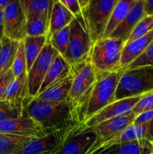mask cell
<instances>
[{"instance_id":"obj_11","label":"cell","mask_w":153,"mask_h":154,"mask_svg":"<svg viewBox=\"0 0 153 154\" xmlns=\"http://www.w3.org/2000/svg\"><path fill=\"white\" fill-rule=\"evenodd\" d=\"M31 97L28 93L27 73L15 78L6 90L4 96L5 101L10 108L21 117L30 101Z\"/></svg>"},{"instance_id":"obj_42","label":"cell","mask_w":153,"mask_h":154,"mask_svg":"<svg viewBox=\"0 0 153 154\" xmlns=\"http://www.w3.org/2000/svg\"><path fill=\"white\" fill-rule=\"evenodd\" d=\"M152 93H153V92H152Z\"/></svg>"},{"instance_id":"obj_22","label":"cell","mask_w":153,"mask_h":154,"mask_svg":"<svg viewBox=\"0 0 153 154\" xmlns=\"http://www.w3.org/2000/svg\"><path fill=\"white\" fill-rule=\"evenodd\" d=\"M136 0H118L112 12L102 38H106L126 17ZM101 38V39H102Z\"/></svg>"},{"instance_id":"obj_21","label":"cell","mask_w":153,"mask_h":154,"mask_svg":"<svg viewBox=\"0 0 153 154\" xmlns=\"http://www.w3.org/2000/svg\"><path fill=\"white\" fill-rule=\"evenodd\" d=\"M72 69L68 63L66 61V60L62 56L58 54L46 73V77L40 87L39 93L43 92L44 90L55 84L56 82L70 75Z\"/></svg>"},{"instance_id":"obj_15","label":"cell","mask_w":153,"mask_h":154,"mask_svg":"<svg viewBox=\"0 0 153 154\" xmlns=\"http://www.w3.org/2000/svg\"><path fill=\"white\" fill-rule=\"evenodd\" d=\"M97 140L94 132L83 130L82 126L68 138L53 154H87Z\"/></svg>"},{"instance_id":"obj_23","label":"cell","mask_w":153,"mask_h":154,"mask_svg":"<svg viewBox=\"0 0 153 154\" xmlns=\"http://www.w3.org/2000/svg\"><path fill=\"white\" fill-rule=\"evenodd\" d=\"M26 17L40 15L49 21L54 0H20Z\"/></svg>"},{"instance_id":"obj_14","label":"cell","mask_w":153,"mask_h":154,"mask_svg":"<svg viewBox=\"0 0 153 154\" xmlns=\"http://www.w3.org/2000/svg\"><path fill=\"white\" fill-rule=\"evenodd\" d=\"M136 114L131 112L120 115L118 117L101 122L92 127L83 128V130L94 132L98 136V140H104L112 138L134 123Z\"/></svg>"},{"instance_id":"obj_9","label":"cell","mask_w":153,"mask_h":154,"mask_svg":"<svg viewBox=\"0 0 153 154\" xmlns=\"http://www.w3.org/2000/svg\"><path fill=\"white\" fill-rule=\"evenodd\" d=\"M58 54L52 45L46 42L40 54L27 72L28 93L32 99L39 93L46 73Z\"/></svg>"},{"instance_id":"obj_37","label":"cell","mask_w":153,"mask_h":154,"mask_svg":"<svg viewBox=\"0 0 153 154\" xmlns=\"http://www.w3.org/2000/svg\"><path fill=\"white\" fill-rule=\"evenodd\" d=\"M4 36V23H3V11L0 10V42Z\"/></svg>"},{"instance_id":"obj_27","label":"cell","mask_w":153,"mask_h":154,"mask_svg":"<svg viewBox=\"0 0 153 154\" xmlns=\"http://www.w3.org/2000/svg\"><path fill=\"white\" fill-rule=\"evenodd\" d=\"M31 139L32 138L0 133V154H13L22 144Z\"/></svg>"},{"instance_id":"obj_34","label":"cell","mask_w":153,"mask_h":154,"mask_svg":"<svg viewBox=\"0 0 153 154\" xmlns=\"http://www.w3.org/2000/svg\"><path fill=\"white\" fill-rule=\"evenodd\" d=\"M16 117H18L17 114L10 108L8 104L5 101L0 100V122Z\"/></svg>"},{"instance_id":"obj_12","label":"cell","mask_w":153,"mask_h":154,"mask_svg":"<svg viewBox=\"0 0 153 154\" xmlns=\"http://www.w3.org/2000/svg\"><path fill=\"white\" fill-rule=\"evenodd\" d=\"M0 133L32 138H41L46 135L41 128L28 116L26 110L21 117L0 122Z\"/></svg>"},{"instance_id":"obj_32","label":"cell","mask_w":153,"mask_h":154,"mask_svg":"<svg viewBox=\"0 0 153 154\" xmlns=\"http://www.w3.org/2000/svg\"><path fill=\"white\" fill-rule=\"evenodd\" d=\"M153 110V93L145 95L142 96L139 102L134 107L132 112L136 115L142 113Z\"/></svg>"},{"instance_id":"obj_8","label":"cell","mask_w":153,"mask_h":154,"mask_svg":"<svg viewBox=\"0 0 153 154\" xmlns=\"http://www.w3.org/2000/svg\"><path fill=\"white\" fill-rule=\"evenodd\" d=\"M82 126V124L75 123L46 134L41 138H32L22 144L13 154H53L68 138Z\"/></svg>"},{"instance_id":"obj_41","label":"cell","mask_w":153,"mask_h":154,"mask_svg":"<svg viewBox=\"0 0 153 154\" xmlns=\"http://www.w3.org/2000/svg\"><path fill=\"white\" fill-rule=\"evenodd\" d=\"M150 154H153V151H152V153H150Z\"/></svg>"},{"instance_id":"obj_2","label":"cell","mask_w":153,"mask_h":154,"mask_svg":"<svg viewBox=\"0 0 153 154\" xmlns=\"http://www.w3.org/2000/svg\"><path fill=\"white\" fill-rule=\"evenodd\" d=\"M74 79L68 97V103L75 121L83 124L84 114L98 74L90 62L72 68Z\"/></svg>"},{"instance_id":"obj_39","label":"cell","mask_w":153,"mask_h":154,"mask_svg":"<svg viewBox=\"0 0 153 154\" xmlns=\"http://www.w3.org/2000/svg\"><path fill=\"white\" fill-rule=\"evenodd\" d=\"M78 2H79L80 5V8L82 9L86 7V6L87 5V4H88V0H77Z\"/></svg>"},{"instance_id":"obj_18","label":"cell","mask_w":153,"mask_h":154,"mask_svg":"<svg viewBox=\"0 0 153 154\" xmlns=\"http://www.w3.org/2000/svg\"><path fill=\"white\" fill-rule=\"evenodd\" d=\"M152 41L153 30L142 37L125 43L120 62L121 68L126 70L128 67L145 51Z\"/></svg>"},{"instance_id":"obj_25","label":"cell","mask_w":153,"mask_h":154,"mask_svg":"<svg viewBox=\"0 0 153 154\" xmlns=\"http://www.w3.org/2000/svg\"><path fill=\"white\" fill-rule=\"evenodd\" d=\"M46 36H26L23 39L27 72L29 70L34 62L40 54L44 47L46 45Z\"/></svg>"},{"instance_id":"obj_24","label":"cell","mask_w":153,"mask_h":154,"mask_svg":"<svg viewBox=\"0 0 153 154\" xmlns=\"http://www.w3.org/2000/svg\"><path fill=\"white\" fill-rule=\"evenodd\" d=\"M20 42L4 36L0 48V76L10 70L13 65Z\"/></svg>"},{"instance_id":"obj_4","label":"cell","mask_w":153,"mask_h":154,"mask_svg":"<svg viewBox=\"0 0 153 154\" xmlns=\"http://www.w3.org/2000/svg\"><path fill=\"white\" fill-rule=\"evenodd\" d=\"M120 69L107 73L98 74L92 89L84 114V122L115 101L116 93L120 79L124 72Z\"/></svg>"},{"instance_id":"obj_13","label":"cell","mask_w":153,"mask_h":154,"mask_svg":"<svg viewBox=\"0 0 153 154\" xmlns=\"http://www.w3.org/2000/svg\"><path fill=\"white\" fill-rule=\"evenodd\" d=\"M141 98L142 96H134L114 101L86 120L82 125V127H92L105 120L131 112L134 107Z\"/></svg>"},{"instance_id":"obj_7","label":"cell","mask_w":153,"mask_h":154,"mask_svg":"<svg viewBox=\"0 0 153 154\" xmlns=\"http://www.w3.org/2000/svg\"><path fill=\"white\" fill-rule=\"evenodd\" d=\"M118 0H88L82 10L93 44L103 38L106 25Z\"/></svg>"},{"instance_id":"obj_16","label":"cell","mask_w":153,"mask_h":154,"mask_svg":"<svg viewBox=\"0 0 153 154\" xmlns=\"http://www.w3.org/2000/svg\"><path fill=\"white\" fill-rule=\"evenodd\" d=\"M146 15L143 0H136L128 14L113 30L109 37L122 39L126 42L136 24Z\"/></svg>"},{"instance_id":"obj_17","label":"cell","mask_w":153,"mask_h":154,"mask_svg":"<svg viewBox=\"0 0 153 154\" xmlns=\"http://www.w3.org/2000/svg\"><path fill=\"white\" fill-rule=\"evenodd\" d=\"M74 79V72L64 77L60 81L51 85L43 92L39 93L36 99L52 103L67 102L70 87Z\"/></svg>"},{"instance_id":"obj_6","label":"cell","mask_w":153,"mask_h":154,"mask_svg":"<svg viewBox=\"0 0 153 154\" xmlns=\"http://www.w3.org/2000/svg\"><path fill=\"white\" fill-rule=\"evenodd\" d=\"M153 92V66L127 69L124 72L116 93L115 101L142 96Z\"/></svg>"},{"instance_id":"obj_28","label":"cell","mask_w":153,"mask_h":154,"mask_svg":"<svg viewBox=\"0 0 153 154\" xmlns=\"http://www.w3.org/2000/svg\"><path fill=\"white\" fill-rule=\"evenodd\" d=\"M47 41L58 54L64 57L67 51L69 42V26L46 38Z\"/></svg>"},{"instance_id":"obj_36","label":"cell","mask_w":153,"mask_h":154,"mask_svg":"<svg viewBox=\"0 0 153 154\" xmlns=\"http://www.w3.org/2000/svg\"><path fill=\"white\" fill-rule=\"evenodd\" d=\"M144 10L146 15H153V0H143Z\"/></svg>"},{"instance_id":"obj_30","label":"cell","mask_w":153,"mask_h":154,"mask_svg":"<svg viewBox=\"0 0 153 154\" xmlns=\"http://www.w3.org/2000/svg\"><path fill=\"white\" fill-rule=\"evenodd\" d=\"M153 30V15H146L134 27L126 43L146 35Z\"/></svg>"},{"instance_id":"obj_29","label":"cell","mask_w":153,"mask_h":154,"mask_svg":"<svg viewBox=\"0 0 153 154\" xmlns=\"http://www.w3.org/2000/svg\"><path fill=\"white\" fill-rule=\"evenodd\" d=\"M12 73L15 78L20 76L22 74L27 73L26 58L25 48H24L23 41L20 42L18 50L16 51L14 60L11 67Z\"/></svg>"},{"instance_id":"obj_38","label":"cell","mask_w":153,"mask_h":154,"mask_svg":"<svg viewBox=\"0 0 153 154\" xmlns=\"http://www.w3.org/2000/svg\"><path fill=\"white\" fill-rule=\"evenodd\" d=\"M11 0H0V10L3 11L8 5L10 2Z\"/></svg>"},{"instance_id":"obj_33","label":"cell","mask_w":153,"mask_h":154,"mask_svg":"<svg viewBox=\"0 0 153 154\" xmlns=\"http://www.w3.org/2000/svg\"><path fill=\"white\" fill-rule=\"evenodd\" d=\"M14 79L15 77L12 73L11 69L0 76V100H4V96L6 90Z\"/></svg>"},{"instance_id":"obj_31","label":"cell","mask_w":153,"mask_h":154,"mask_svg":"<svg viewBox=\"0 0 153 154\" xmlns=\"http://www.w3.org/2000/svg\"><path fill=\"white\" fill-rule=\"evenodd\" d=\"M148 66H153V41L149 44L145 51L137 59H136L127 69Z\"/></svg>"},{"instance_id":"obj_3","label":"cell","mask_w":153,"mask_h":154,"mask_svg":"<svg viewBox=\"0 0 153 154\" xmlns=\"http://www.w3.org/2000/svg\"><path fill=\"white\" fill-rule=\"evenodd\" d=\"M93 42L82 14L75 17L69 25V42L63 57L74 68L89 61Z\"/></svg>"},{"instance_id":"obj_19","label":"cell","mask_w":153,"mask_h":154,"mask_svg":"<svg viewBox=\"0 0 153 154\" xmlns=\"http://www.w3.org/2000/svg\"><path fill=\"white\" fill-rule=\"evenodd\" d=\"M152 151V141L141 139L111 145L92 154H150Z\"/></svg>"},{"instance_id":"obj_10","label":"cell","mask_w":153,"mask_h":154,"mask_svg":"<svg viewBox=\"0 0 153 154\" xmlns=\"http://www.w3.org/2000/svg\"><path fill=\"white\" fill-rule=\"evenodd\" d=\"M4 36L11 40L21 42L26 36V17L20 0H11L3 10Z\"/></svg>"},{"instance_id":"obj_26","label":"cell","mask_w":153,"mask_h":154,"mask_svg":"<svg viewBox=\"0 0 153 154\" xmlns=\"http://www.w3.org/2000/svg\"><path fill=\"white\" fill-rule=\"evenodd\" d=\"M49 32V21L43 16L34 15L26 18V36H46Z\"/></svg>"},{"instance_id":"obj_20","label":"cell","mask_w":153,"mask_h":154,"mask_svg":"<svg viewBox=\"0 0 153 154\" xmlns=\"http://www.w3.org/2000/svg\"><path fill=\"white\" fill-rule=\"evenodd\" d=\"M74 18V15L67 8L64 7L58 0H54L53 6L50 18L49 32H48L47 37L62 29L64 27L68 26Z\"/></svg>"},{"instance_id":"obj_35","label":"cell","mask_w":153,"mask_h":154,"mask_svg":"<svg viewBox=\"0 0 153 154\" xmlns=\"http://www.w3.org/2000/svg\"><path fill=\"white\" fill-rule=\"evenodd\" d=\"M63 5L67 8L75 17L82 14V8L77 0H58Z\"/></svg>"},{"instance_id":"obj_5","label":"cell","mask_w":153,"mask_h":154,"mask_svg":"<svg viewBox=\"0 0 153 154\" xmlns=\"http://www.w3.org/2000/svg\"><path fill=\"white\" fill-rule=\"evenodd\" d=\"M125 43L122 39L109 37L93 44L89 62L97 73H107L122 69L120 62Z\"/></svg>"},{"instance_id":"obj_1","label":"cell","mask_w":153,"mask_h":154,"mask_svg":"<svg viewBox=\"0 0 153 154\" xmlns=\"http://www.w3.org/2000/svg\"><path fill=\"white\" fill-rule=\"evenodd\" d=\"M26 112L46 135L78 123L68 102L52 103L34 98L27 105Z\"/></svg>"},{"instance_id":"obj_40","label":"cell","mask_w":153,"mask_h":154,"mask_svg":"<svg viewBox=\"0 0 153 154\" xmlns=\"http://www.w3.org/2000/svg\"><path fill=\"white\" fill-rule=\"evenodd\" d=\"M0 48H1V42H0Z\"/></svg>"}]
</instances>
